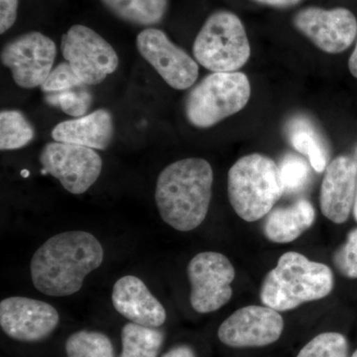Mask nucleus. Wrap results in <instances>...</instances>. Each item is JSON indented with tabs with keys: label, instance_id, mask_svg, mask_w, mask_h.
<instances>
[{
	"label": "nucleus",
	"instance_id": "17",
	"mask_svg": "<svg viewBox=\"0 0 357 357\" xmlns=\"http://www.w3.org/2000/svg\"><path fill=\"white\" fill-rule=\"evenodd\" d=\"M51 135L57 142L105 150L114 139V119L109 110L98 109L84 116L60 122L52 130Z\"/></svg>",
	"mask_w": 357,
	"mask_h": 357
},
{
	"label": "nucleus",
	"instance_id": "4",
	"mask_svg": "<svg viewBox=\"0 0 357 357\" xmlns=\"http://www.w3.org/2000/svg\"><path fill=\"white\" fill-rule=\"evenodd\" d=\"M284 192L280 166L266 155H246L229 169L227 194L230 204L245 222H256L268 215Z\"/></svg>",
	"mask_w": 357,
	"mask_h": 357
},
{
	"label": "nucleus",
	"instance_id": "20",
	"mask_svg": "<svg viewBox=\"0 0 357 357\" xmlns=\"http://www.w3.org/2000/svg\"><path fill=\"white\" fill-rule=\"evenodd\" d=\"M165 335L158 328L128 323L122 328L121 357H158Z\"/></svg>",
	"mask_w": 357,
	"mask_h": 357
},
{
	"label": "nucleus",
	"instance_id": "13",
	"mask_svg": "<svg viewBox=\"0 0 357 357\" xmlns=\"http://www.w3.org/2000/svg\"><path fill=\"white\" fill-rule=\"evenodd\" d=\"M284 319L276 310L267 306L241 307L218 328L223 344L234 349L261 347L281 337Z\"/></svg>",
	"mask_w": 357,
	"mask_h": 357
},
{
	"label": "nucleus",
	"instance_id": "21",
	"mask_svg": "<svg viewBox=\"0 0 357 357\" xmlns=\"http://www.w3.org/2000/svg\"><path fill=\"white\" fill-rule=\"evenodd\" d=\"M35 137V129L22 112L2 110L0 114V149H20Z\"/></svg>",
	"mask_w": 357,
	"mask_h": 357
},
{
	"label": "nucleus",
	"instance_id": "5",
	"mask_svg": "<svg viewBox=\"0 0 357 357\" xmlns=\"http://www.w3.org/2000/svg\"><path fill=\"white\" fill-rule=\"evenodd\" d=\"M192 54L199 64L213 73L241 69L251 55L243 21L231 11L211 14L195 39Z\"/></svg>",
	"mask_w": 357,
	"mask_h": 357
},
{
	"label": "nucleus",
	"instance_id": "6",
	"mask_svg": "<svg viewBox=\"0 0 357 357\" xmlns=\"http://www.w3.org/2000/svg\"><path fill=\"white\" fill-rule=\"evenodd\" d=\"M250 96V83L243 73H213L190 91L185 117L195 128H210L243 110Z\"/></svg>",
	"mask_w": 357,
	"mask_h": 357
},
{
	"label": "nucleus",
	"instance_id": "18",
	"mask_svg": "<svg viewBox=\"0 0 357 357\" xmlns=\"http://www.w3.org/2000/svg\"><path fill=\"white\" fill-rule=\"evenodd\" d=\"M316 211L309 199H300L285 208H273L268 213L263 232L268 241L289 243L299 238L314 225Z\"/></svg>",
	"mask_w": 357,
	"mask_h": 357
},
{
	"label": "nucleus",
	"instance_id": "23",
	"mask_svg": "<svg viewBox=\"0 0 357 357\" xmlns=\"http://www.w3.org/2000/svg\"><path fill=\"white\" fill-rule=\"evenodd\" d=\"M297 357H349V342L342 333H319L301 349Z\"/></svg>",
	"mask_w": 357,
	"mask_h": 357
},
{
	"label": "nucleus",
	"instance_id": "29",
	"mask_svg": "<svg viewBox=\"0 0 357 357\" xmlns=\"http://www.w3.org/2000/svg\"><path fill=\"white\" fill-rule=\"evenodd\" d=\"M20 0H0V33L8 31L17 20Z\"/></svg>",
	"mask_w": 357,
	"mask_h": 357
},
{
	"label": "nucleus",
	"instance_id": "14",
	"mask_svg": "<svg viewBox=\"0 0 357 357\" xmlns=\"http://www.w3.org/2000/svg\"><path fill=\"white\" fill-rule=\"evenodd\" d=\"M60 321L57 310L43 301L10 297L0 303V326L9 337L38 342L50 337Z\"/></svg>",
	"mask_w": 357,
	"mask_h": 357
},
{
	"label": "nucleus",
	"instance_id": "31",
	"mask_svg": "<svg viewBox=\"0 0 357 357\" xmlns=\"http://www.w3.org/2000/svg\"><path fill=\"white\" fill-rule=\"evenodd\" d=\"M252 1L262 6L275 7V8H288V7L297 6L303 0H252Z\"/></svg>",
	"mask_w": 357,
	"mask_h": 357
},
{
	"label": "nucleus",
	"instance_id": "24",
	"mask_svg": "<svg viewBox=\"0 0 357 357\" xmlns=\"http://www.w3.org/2000/svg\"><path fill=\"white\" fill-rule=\"evenodd\" d=\"M86 86L67 89L59 93H51L47 96L46 100L52 105L60 107L65 114L73 117H81L86 115L91 105V93L86 89Z\"/></svg>",
	"mask_w": 357,
	"mask_h": 357
},
{
	"label": "nucleus",
	"instance_id": "27",
	"mask_svg": "<svg viewBox=\"0 0 357 357\" xmlns=\"http://www.w3.org/2000/svg\"><path fill=\"white\" fill-rule=\"evenodd\" d=\"M333 263L342 276L357 279V229L347 234L345 243L335 251Z\"/></svg>",
	"mask_w": 357,
	"mask_h": 357
},
{
	"label": "nucleus",
	"instance_id": "1",
	"mask_svg": "<svg viewBox=\"0 0 357 357\" xmlns=\"http://www.w3.org/2000/svg\"><path fill=\"white\" fill-rule=\"evenodd\" d=\"M103 248L83 230L62 232L42 244L33 255L30 272L35 288L52 297H66L83 287L84 278L102 265Z\"/></svg>",
	"mask_w": 357,
	"mask_h": 357
},
{
	"label": "nucleus",
	"instance_id": "16",
	"mask_svg": "<svg viewBox=\"0 0 357 357\" xmlns=\"http://www.w3.org/2000/svg\"><path fill=\"white\" fill-rule=\"evenodd\" d=\"M112 304L121 316L137 325L159 328L166 321L165 307L135 276L122 277L114 284Z\"/></svg>",
	"mask_w": 357,
	"mask_h": 357
},
{
	"label": "nucleus",
	"instance_id": "22",
	"mask_svg": "<svg viewBox=\"0 0 357 357\" xmlns=\"http://www.w3.org/2000/svg\"><path fill=\"white\" fill-rule=\"evenodd\" d=\"M68 357H115L112 340L105 333L79 331L66 342Z\"/></svg>",
	"mask_w": 357,
	"mask_h": 357
},
{
	"label": "nucleus",
	"instance_id": "25",
	"mask_svg": "<svg viewBox=\"0 0 357 357\" xmlns=\"http://www.w3.org/2000/svg\"><path fill=\"white\" fill-rule=\"evenodd\" d=\"M291 144L300 153L309 159L312 168L316 172L323 173L326 168V151L317 135L307 129H298L290 136Z\"/></svg>",
	"mask_w": 357,
	"mask_h": 357
},
{
	"label": "nucleus",
	"instance_id": "30",
	"mask_svg": "<svg viewBox=\"0 0 357 357\" xmlns=\"http://www.w3.org/2000/svg\"><path fill=\"white\" fill-rule=\"evenodd\" d=\"M162 357H197L196 352L187 344L176 345L162 356Z\"/></svg>",
	"mask_w": 357,
	"mask_h": 357
},
{
	"label": "nucleus",
	"instance_id": "7",
	"mask_svg": "<svg viewBox=\"0 0 357 357\" xmlns=\"http://www.w3.org/2000/svg\"><path fill=\"white\" fill-rule=\"evenodd\" d=\"M61 52L86 86L102 83L119 68V59L114 47L84 25L72 26L63 35Z\"/></svg>",
	"mask_w": 357,
	"mask_h": 357
},
{
	"label": "nucleus",
	"instance_id": "32",
	"mask_svg": "<svg viewBox=\"0 0 357 357\" xmlns=\"http://www.w3.org/2000/svg\"><path fill=\"white\" fill-rule=\"evenodd\" d=\"M349 69L352 76L357 79V38L356 48L352 52L351 58L349 60Z\"/></svg>",
	"mask_w": 357,
	"mask_h": 357
},
{
	"label": "nucleus",
	"instance_id": "15",
	"mask_svg": "<svg viewBox=\"0 0 357 357\" xmlns=\"http://www.w3.org/2000/svg\"><path fill=\"white\" fill-rule=\"evenodd\" d=\"M357 187V163L347 155L333 159L325 171L319 206L328 220L342 225L349 220L354 203Z\"/></svg>",
	"mask_w": 357,
	"mask_h": 357
},
{
	"label": "nucleus",
	"instance_id": "10",
	"mask_svg": "<svg viewBox=\"0 0 357 357\" xmlns=\"http://www.w3.org/2000/svg\"><path fill=\"white\" fill-rule=\"evenodd\" d=\"M55 42L41 32L24 33L4 45L1 63L10 70L14 83L22 89L41 86L53 70Z\"/></svg>",
	"mask_w": 357,
	"mask_h": 357
},
{
	"label": "nucleus",
	"instance_id": "9",
	"mask_svg": "<svg viewBox=\"0 0 357 357\" xmlns=\"http://www.w3.org/2000/svg\"><path fill=\"white\" fill-rule=\"evenodd\" d=\"M192 286L191 305L199 314L222 309L232 297L236 270L227 256L206 251L195 256L187 268Z\"/></svg>",
	"mask_w": 357,
	"mask_h": 357
},
{
	"label": "nucleus",
	"instance_id": "19",
	"mask_svg": "<svg viewBox=\"0 0 357 357\" xmlns=\"http://www.w3.org/2000/svg\"><path fill=\"white\" fill-rule=\"evenodd\" d=\"M103 6L122 21L152 27L159 24L168 11L169 0H100Z\"/></svg>",
	"mask_w": 357,
	"mask_h": 357
},
{
	"label": "nucleus",
	"instance_id": "33",
	"mask_svg": "<svg viewBox=\"0 0 357 357\" xmlns=\"http://www.w3.org/2000/svg\"><path fill=\"white\" fill-rule=\"evenodd\" d=\"M354 218H356V220H357V192H356V203H354Z\"/></svg>",
	"mask_w": 357,
	"mask_h": 357
},
{
	"label": "nucleus",
	"instance_id": "8",
	"mask_svg": "<svg viewBox=\"0 0 357 357\" xmlns=\"http://www.w3.org/2000/svg\"><path fill=\"white\" fill-rule=\"evenodd\" d=\"M42 174L57 178L66 191L74 195L88 191L102 169V159L91 148L64 142L47 143L40 153Z\"/></svg>",
	"mask_w": 357,
	"mask_h": 357
},
{
	"label": "nucleus",
	"instance_id": "2",
	"mask_svg": "<svg viewBox=\"0 0 357 357\" xmlns=\"http://www.w3.org/2000/svg\"><path fill=\"white\" fill-rule=\"evenodd\" d=\"M213 183V168L203 158L178 160L167 166L155 190L160 217L178 231L197 229L208 215Z\"/></svg>",
	"mask_w": 357,
	"mask_h": 357
},
{
	"label": "nucleus",
	"instance_id": "28",
	"mask_svg": "<svg viewBox=\"0 0 357 357\" xmlns=\"http://www.w3.org/2000/svg\"><path fill=\"white\" fill-rule=\"evenodd\" d=\"M83 86L84 84L79 81L69 63L63 62L51 70L41 89L45 93H51Z\"/></svg>",
	"mask_w": 357,
	"mask_h": 357
},
{
	"label": "nucleus",
	"instance_id": "3",
	"mask_svg": "<svg viewBox=\"0 0 357 357\" xmlns=\"http://www.w3.org/2000/svg\"><path fill=\"white\" fill-rule=\"evenodd\" d=\"M333 282V271L328 265L290 251L279 258L277 266L265 277L260 299L264 306L276 311H291L330 295Z\"/></svg>",
	"mask_w": 357,
	"mask_h": 357
},
{
	"label": "nucleus",
	"instance_id": "12",
	"mask_svg": "<svg viewBox=\"0 0 357 357\" xmlns=\"http://www.w3.org/2000/svg\"><path fill=\"white\" fill-rule=\"evenodd\" d=\"M138 52L171 88H191L199 77L198 63L169 39L166 33L150 27L136 39Z\"/></svg>",
	"mask_w": 357,
	"mask_h": 357
},
{
	"label": "nucleus",
	"instance_id": "26",
	"mask_svg": "<svg viewBox=\"0 0 357 357\" xmlns=\"http://www.w3.org/2000/svg\"><path fill=\"white\" fill-rule=\"evenodd\" d=\"M280 169L285 191L296 192L307 185L310 177V168L304 159L295 155H287L282 160Z\"/></svg>",
	"mask_w": 357,
	"mask_h": 357
},
{
	"label": "nucleus",
	"instance_id": "11",
	"mask_svg": "<svg viewBox=\"0 0 357 357\" xmlns=\"http://www.w3.org/2000/svg\"><path fill=\"white\" fill-rule=\"evenodd\" d=\"M293 25L317 48L328 54L342 53L357 38L356 15L344 7L330 10L306 7L295 14Z\"/></svg>",
	"mask_w": 357,
	"mask_h": 357
},
{
	"label": "nucleus",
	"instance_id": "34",
	"mask_svg": "<svg viewBox=\"0 0 357 357\" xmlns=\"http://www.w3.org/2000/svg\"><path fill=\"white\" fill-rule=\"evenodd\" d=\"M351 357H357V349L356 351H354V354H352Z\"/></svg>",
	"mask_w": 357,
	"mask_h": 357
}]
</instances>
